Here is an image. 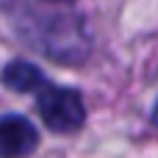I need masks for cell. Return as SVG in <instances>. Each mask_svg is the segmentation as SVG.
<instances>
[{
	"mask_svg": "<svg viewBox=\"0 0 158 158\" xmlns=\"http://www.w3.org/2000/svg\"><path fill=\"white\" fill-rule=\"evenodd\" d=\"M44 83L47 81H44L42 69L28 61H11L3 69V86L11 92H39Z\"/></svg>",
	"mask_w": 158,
	"mask_h": 158,
	"instance_id": "3957f363",
	"label": "cell"
},
{
	"mask_svg": "<svg viewBox=\"0 0 158 158\" xmlns=\"http://www.w3.org/2000/svg\"><path fill=\"white\" fill-rule=\"evenodd\" d=\"M153 125H156V128H158V103H156V106H153Z\"/></svg>",
	"mask_w": 158,
	"mask_h": 158,
	"instance_id": "277c9868",
	"label": "cell"
},
{
	"mask_svg": "<svg viewBox=\"0 0 158 158\" xmlns=\"http://www.w3.org/2000/svg\"><path fill=\"white\" fill-rule=\"evenodd\" d=\"M39 114L44 119V125L56 133H75L83 119H86V108L83 100L75 89L69 86H56V83H44L39 89L36 97Z\"/></svg>",
	"mask_w": 158,
	"mask_h": 158,
	"instance_id": "6da1fadb",
	"label": "cell"
},
{
	"mask_svg": "<svg viewBox=\"0 0 158 158\" xmlns=\"http://www.w3.org/2000/svg\"><path fill=\"white\" fill-rule=\"evenodd\" d=\"M47 3H58V6H69V3H75V0H47Z\"/></svg>",
	"mask_w": 158,
	"mask_h": 158,
	"instance_id": "5b68a950",
	"label": "cell"
},
{
	"mask_svg": "<svg viewBox=\"0 0 158 158\" xmlns=\"http://www.w3.org/2000/svg\"><path fill=\"white\" fill-rule=\"evenodd\" d=\"M39 144L36 125L28 117L6 114L0 117V158H25Z\"/></svg>",
	"mask_w": 158,
	"mask_h": 158,
	"instance_id": "7a4b0ae2",
	"label": "cell"
}]
</instances>
